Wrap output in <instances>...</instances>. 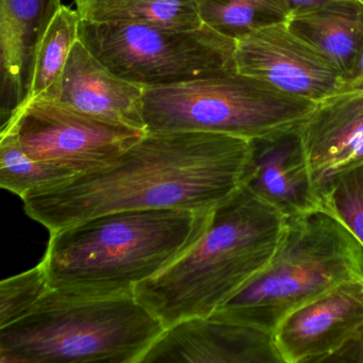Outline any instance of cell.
<instances>
[{
  "label": "cell",
  "instance_id": "6da1fadb",
  "mask_svg": "<svg viewBox=\"0 0 363 363\" xmlns=\"http://www.w3.org/2000/svg\"><path fill=\"white\" fill-rule=\"evenodd\" d=\"M252 141L203 131L146 133L116 163L23 199L50 233L111 212L212 211L242 186Z\"/></svg>",
  "mask_w": 363,
  "mask_h": 363
},
{
  "label": "cell",
  "instance_id": "7a4b0ae2",
  "mask_svg": "<svg viewBox=\"0 0 363 363\" xmlns=\"http://www.w3.org/2000/svg\"><path fill=\"white\" fill-rule=\"evenodd\" d=\"M211 212L123 210L52 231L42 259L50 289L80 295L133 293L199 241Z\"/></svg>",
  "mask_w": 363,
  "mask_h": 363
},
{
  "label": "cell",
  "instance_id": "3957f363",
  "mask_svg": "<svg viewBox=\"0 0 363 363\" xmlns=\"http://www.w3.org/2000/svg\"><path fill=\"white\" fill-rule=\"evenodd\" d=\"M286 225L279 211L242 186L212 210L199 241L133 294L165 328L211 315L264 269Z\"/></svg>",
  "mask_w": 363,
  "mask_h": 363
},
{
  "label": "cell",
  "instance_id": "277c9868",
  "mask_svg": "<svg viewBox=\"0 0 363 363\" xmlns=\"http://www.w3.org/2000/svg\"><path fill=\"white\" fill-rule=\"evenodd\" d=\"M164 329L133 293L50 289L26 315L0 328V363H141Z\"/></svg>",
  "mask_w": 363,
  "mask_h": 363
},
{
  "label": "cell",
  "instance_id": "5b68a950",
  "mask_svg": "<svg viewBox=\"0 0 363 363\" xmlns=\"http://www.w3.org/2000/svg\"><path fill=\"white\" fill-rule=\"evenodd\" d=\"M363 278V247L323 209L286 220L269 262L211 315L273 333L284 316L326 291Z\"/></svg>",
  "mask_w": 363,
  "mask_h": 363
},
{
  "label": "cell",
  "instance_id": "8992f818",
  "mask_svg": "<svg viewBox=\"0 0 363 363\" xmlns=\"http://www.w3.org/2000/svg\"><path fill=\"white\" fill-rule=\"evenodd\" d=\"M315 103L238 71L144 90L148 133L203 131L254 141L301 126Z\"/></svg>",
  "mask_w": 363,
  "mask_h": 363
},
{
  "label": "cell",
  "instance_id": "52a82bcc",
  "mask_svg": "<svg viewBox=\"0 0 363 363\" xmlns=\"http://www.w3.org/2000/svg\"><path fill=\"white\" fill-rule=\"evenodd\" d=\"M79 40L112 73L144 89L174 86L237 71L235 41L205 24H80Z\"/></svg>",
  "mask_w": 363,
  "mask_h": 363
},
{
  "label": "cell",
  "instance_id": "ba28073f",
  "mask_svg": "<svg viewBox=\"0 0 363 363\" xmlns=\"http://www.w3.org/2000/svg\"><path fill=\"white\" fill-rule=\"evenodd\" d=\"M1 130L12 131L33 160L77 176L113 164L146 133L43 97L25 104Z\"/></svg>",
  "mask_w": 363,
  "mask_h": 363
},
{
  "label": "cell",
  "instance_id": "9c48e42d",
  "mask_svg": "<svg viewBox=\"0 0 363 363\" xmlns=\"http://www.w3.org/2000/svg\"><path fill=\"white\" fill-rule=\"evenodd\" d=\"M238 73L291 96L318 103L335 94L342 74L290 30L286 21L255 29L235 41Z\"/></svg>",
  "mask_w": 363,
  "mask_h": 363
},
{
  "label": "cell",
  "instance_id": "30bf717a",
  "mask_svg": "<svg viewBox=\"0 0 363 363\" xmlns=\"http://www.w3.org/2000/svg\"><path fill=\"white\" fill-rule=\"evenodd\" d=\"M284 363L273 333L216 315L167 327L141 363Z\"/></svg>",
  "mask_w": 363,
  "mask_h": 363
},
{
  "label": "cell",
  "instance_id": "8fae6325",
  "mask_svg": "<svg viewBox=\"0 0 363 363\" xmlns=\"http://www.w3.org/2000/svg\"><path fill=\"white\" fill-rule=\"evenodd\" d=\"M363 325V278L348 280L284 316L273 331L284 363H320Z\"/></svg>",
  "mask_w": 363,
  "mask_h": 363
},
{
  "label": "cell",
  "instance_id": "7c38bea8",
  "mask_svg": "<svg viewBox=\"0 0 363 363\" xmlns=\"http://www.w3.org/2000/svg\"><path fill=\"white\" fill-rule=\"evenodd\" d=\"M144 90L112 73L78 40L60 77L41 97L106 122L145 130Z\"/></svg>",
  "mask_w": 363,
  "mask_h": 363
},
{
  "label": "cell",
  "instance_id": "4fadbf2b",
  "mask_svg": "<svg viewBox=\"0 0 363 363\" xmlns=\"http://www.w3.org/2000/svg\"><path fill=\"white\" fill-rule=\"evenodd\" d=\"M243 186L286 220L320 209L299 127L252 141Z\"/></svg>",
  "mask_w": 363,
  "mask_h": 363
},
{
  "label": "cell",
  "instance_id": "5bb4252c",
  "mask_svg": "<svg viewBox=\"0 0 363 363\" xmlns=\"http://www.w3.org/2000/svg\"><path fill=\"white\" fill-rule=\"evenodd\" d=\"M299 135L318 194L331 178L363 163V90L316 103Z\"/></svg>",
  "mask_w": 363,
  "mask_h": 363
},
{
  "label": "cell",
  "instance_id": "9a60e30c",
  "mask_svg": "<svg viewBox=\"0 0 363 363\" xmlns=\"http://www.w3.org/2000/svg\"><path fill=\"white\" fill-rule=\"evenodd\" d=\"M61 0H0L1 126L28 99L40 43Z\"/></svg>",
  "mask_w": 363,
  "mask_h": 363
},
{
  "label": "cell",
  "instance_id": "2e32d148",
  "mask_svg": "<svg viewBox=\"0 0 363 363\" xmlns=\"http://www.w3.org/2000/svg\"><path fill=\"white\" fill-rule=\"evenodd\" d=\"M286 22L343 75L362 45L363 0H335L291 13Z\"/></svg>",
  "mask_w": 363,
  "mask_h": 363
},
{
  "label": "cell",
  "instance_id": "e0dca14e",
  "mask_svg": "<svg viewBox=\"0 0 363 363\" xmlns=\"http://www.w3.org/2000/svg\"><path fill=\"white\" fill-rule=\"evenodd\" d=\"M82 22L154 23L174 28L203 24L195 0H74Z\"/></svg>",
  "mask_w": 363,
  "mask_h": 363
},
{
  "label": "cell",
  "instance_id": "ac0fdd59",
  "mask_svg": "<svg viewBox=\"0 0 363 363\" xmlns=\"http://www.w3.org/2000/svg\"><path fill=\"white\" fill-rule=\"evenodd\" d=\"M80 24L82 18L77 10L61 5L38 48L26 103L45 94L59 79L74 45L79 40Z\"/></svg>",
  "mask_w": 363,
  "mask_h": 363
},
{
  "label": "cell",
  "instance_id": "d6986e66",
  "mask_svg": "<svg viewBox=\"0 0 363 363\" xmlns=\"http://www.w3.org/2000/svg\"><path fill=\"white\" fill-rule=\"evenodd\" d=\"M203 24L237 41L246 33L284 22L288 14L276 0H195Z\"/></svg>",
  "mask_w": 363,
  "mask_h": 363
},
{
  "label": "cell",
  "instance_id": "ffe728a7",
  "mask_svg": "<svg viewBox=\"0 0 363 363\" xmlns=\"http://www.w3.org/2000/svg\"><path fill=\"white\" fill-rule=\"evenodd\" d=\"M75 174L33 160L25 154L16 135L0 133V186L25 199L29 195L58 186Z\"/></svg>",
  "mask_w": 363,
  "mask_h": 363
},
{
  "label": "cell",
  "instance_id": "44dd1931",
  "mask_svg": "<svg viewBox=\"0 0 363 363\" xmlns=\"http://www.w3.org/2000/svg\"><path fill=\"white\" fill-rule=\"evenodd\" d=\"M318 195L320 209L339 220L363 247V163L331 178Z\"/></svg>",
  "mask_w": 363,
  "mask_h": 363
},
{
  "label": "cell",
  "instance_id": "7402d4cb",
  "mask_svg": "<svg viewBox=\"0 0 363 363\" xmlns=\"http://www.w3.org/2000/svg\"><path fill=\"white\" fill-rule=\"evenodd\" d=\"M50 290L43 262L0 284V328L26 315Z\"/></svg>",
  "mask_w": 363,
  "mask_h": 363
},
{
  "label": "cell",
  "instance_id": "603a6c76",
  "mask_svg": "<svg viewBox=\"0 0 363 363\" xmlns=\"http://www.w3.org/2000/svg\"><path fill=\"white\" fill-rule=\"evenodd\" d=\"M323 362L363 363V325Z\"/></svg>",
  "mask_w": 363,
  "mask_h": 363
},
{
  "label": "cell",
  "instance_id": "cb8c5ba5",
  "mask_svg": "<svg viewBox=\"0 0 363 363\" xmlns=\"http://www.w3.org/2000/svg\"><path fill=\"white\" fill-rule=\"evenodd\" d=\"M363 90V42L350 69L342 75L341 86L337 93Z\"/></svg>",
  "mask_w": 363,
  "mask_h": 363
},
{
  "label": "cell",
  "instance_id": "d4e9b609",
  "mask_svg": "<svg viewBox=\"0 0 363 363\" xmlns=\"http://www.w3.org/2000/svg\"><path fill=\"white\" fill-rule=\"evenodd\" d=\"M276 1L284 8L289 16L294 12L311 9V8L324 5V4L331 3L335 0H276Z\"/></svg>",
  "mask_w": 363,
  "mask_h": 363
}]
</instances>
